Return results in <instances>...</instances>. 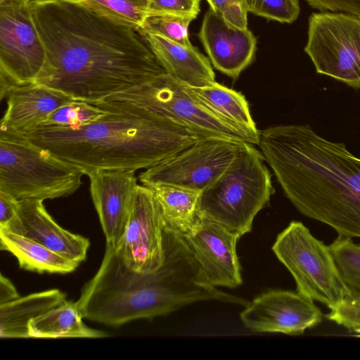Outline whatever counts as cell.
Wrapping results in <instances>:
<instances>
[{"label": "cell", "mask_w": 360, "mask_h": 360, "mask_svg": "<svg viewBox=\"0 0 360 360\" xmlns=\"http://www.w3.org/2000/svg\"><path fill=\"white\" fill-rule=\"evenodd\" d=\"M98 102L145 110L205 139H227L252 143L246 135L195 102L184 89V84L167 73Z\"/></svg>", "instance_id": "cell-8"}, {"label": "cell", "mask_w": 360, "mask_h": 360, "mask_svg": "<svg viewBox=\"0 0 360 360\" xmlns=\"http://www.w3.org/2000/svg\"><path fill=\"white\" fill-rule=\"evenodd\" d=\"M321 11L343 12L360 17V0H305Z\"/></svg>", "instance_id": "cell-33"}, {"label": "cell", "mask_w": 360, "mask_h": 360, "mask_svg": "<svg viewBox=\"0 0 360 360\" xmlns=\"http://www.w3.org/2000/svg\"><path fill=\"white\" fill-rule=\"evenodd\" d=\"M200 0H149L148 14L176 13L198 15Z\"/></svg>", "instance_id": "cell-32"}, {"label": "cell", "mask_w": 360, "mask_h": 360, "mask_svg": "<svg viewBox=\"0 0 360 360\" xmlns=\"http://www.w3.org/2000/svg\"><path fill=\"white\" fill-rule=\"evenodd\" d=\"M45 61L44 49L26 0H0V98L34 83Z\"/></svg>", "instance_id": "cell-10"}, {"label": "cell", "mask_w": 360, "mask_h": 360, "mask_svg": "<svg viewBox=\"0 0 360 360\" xmlns=\"http://www.w3.org/2000/svg\"><path fill=\"white\" fill-rule=\"evenodd\" d=\"M240 237L224 226L202 217L196 229L184 238L207 285L234 288L242 284L236 252L237 241Z\"/></svg>", "instance_id": "cell-14"}, {"label": "cell", "mask_w": 360, "mask_h": 360, "mask_svg": "<svg viewBox=\"0 0 360 360\" xmlns=\"http://www.w3.org/2000/svg\"><path fill=\"white\" fill-rule=\"evenodd\" d=\"M326 318L360 335V295L349 293Z\"/></svg>", "instance_id": "cell-30"}, {"label": "cell", "mask_w": 360, "mask_h": 360, "mask_svg": "<svg viewBox=\"0 0 360 360\" xmlns=\"http://www.w3.org/2000/svg\"><path fill=\"white\" fill-rule=\"evenodd\" d=\"M0 248L17 259L21 269L39 274H65L80 263L67 259L30 238L0 228Z\"/></svg>", "instance_id": "cell-23"}, {"label": "cell", "mask_w": 360, "mask_h": 360, "mask_svg": "<svg viewBox=\"0 0 360 360\" xmlns=\"http://www.w3.org/2000/svg\"><path fill=\"white\" fill-rule=\"evenodd\" d=\"M134 170H99L88 175L91 198L106 243L116 248L127 224L137 179Z\"/></svg>", "instance_id": "cell-15"}, {"label": "cell", "mask_w": 360, "mask_h": 360, "mask_svg": "<svg viewBox=\"0 0 360 360\" xmlns=\"http://www.w3.org/2000/svg\"><path fill=\"white\" fill-rule=\"evenodd\" d=\"M18 202L10 195L0 192V227H5L15 217Z\"/></svg>", "instance_id": "cell-34"}, {"label": "cell", "mask_w": 360, "mask_h": 360, "mask_svg": "<svg viewBox=\"0 0 360 360\" xmlns=\"http://www.w3.org/2000/svg\"><path fill=\"white\" fill-rule=\"evenodd\" d=\"M65 301L63 292L51 289L0 305V338H30V322Z\"/></svg>", "instance_id": "cell-21"}, {"label": "cell", "mask_w": 360, "mask_h": 360, "mask_svg": "<svg viewBox=\"0 0 360 360\" xmlns=\"http://www.w3.org/2000/svg\"><path fill=\"white\" fill-rule=\"evenodd\" d=\"M240 317L254 332L294 335L320 323L323 314L314 300L297 291L271 290L248 302Z\"/></svg>", "instance_id": "cell-13"}, {"label": "cell", "mask_w": 360, "mask_h": 360, "mask_svg": "<svg viewBox=\"0 0 360 360\" xmlns=\"http://www.w3.org/2000/svg\"><path fill=\"white\" fill-rule=\"evenodd\" d=\"M76 302L65 301L30 322V338H101L108 335L87 326Z\"/></svg>", "instance_id": "cell-24"}, {"label": "cell", "mask_w": 360, "mask_h": 360, "mask_svg": "<svg viewBox=\"0 0 360 360\" xmlns=\"http://www.w3.org/2000/svg\"><path fill=\"white\" fill-rule=\"evenodd\" d=\"M210 8L217 12L231 26L248 28V11L243 0H210Z\"/></svg>", "instance_id": "cell-31"}, {"label": "cell", "mask_w": 360, "mask_h": 360, "mask_svg": "<svg viewBox=\"0 0 360 360\" xmlns=\"http://www.w3.org/2000/svg\"><path fill=\"white\" fill-rule=\"evenodd\" d=\"M184 89L205 110L246 135L252 144H258L259 131L241 93L217 82L200 87L184 85Z\"/></svg>", "instance_id": "cell-20"}, {"label": "cell", "mask_w": 360, "mask_h": 360, "mask_svg": "<svg viewBox=\"0 0 360 360\" xmlns=\"http://www.w3.org/2000/svg\"><path fill=\"white\" fill-rule=\"evenodd\" d=\"M206 1L208 2V4H209V5L210 6H211V1L210 0H206Z\"/></svg>", "instance_id": "cell-36"}, {"label": "cell", "mask_w": 360, "mask_h": 360, "mask_svg": "<svg viewBox=\"0 0 360 360\" xmlns=\"http://www.w3.org/2000/svg\"><path fill=\"white\" fill-rule=\"evenodd\" d=\"M246 11L281 23H292L300 12L298 0H243Z\"/></svg>", "instance_id": "cell-29"}, {"label": "cell", "mask_w": 360, "mask_h": 360, "mask_svg": "<svg viewBox=\"0 0 360 360\" xmlns=\"http://www.w3.org/2000/svg\"><path fill=\"white\" fill-rule=\"evenodd\" d=\"M146 186L160 204L166 227L183 238L196 229L202 218L198 207L200 191L165 184Z\"/></svg>", "instance_id": "cell-22"}, {"label": "cell", "mask_w": 360, "mask_h": 360, "mask_svg": "<svg viewBox=\"0 0 360 360\" xmlns=\"http://www.w3.org/2000/svg\"><path fill=\"white\" fill-rule=\"evenodd\" d=\"M94 11L141 28L148 14L149 0H80Z\"/></svg>", "instance_id": "cell-27"}, {"label": "cell", "mask_w": 360, "mask_h": 360, "mask_svg": "<svg viewBox=\"0 0 360 360\" xmlns=\"http://www.w3.org/2000/svg\"><path fill=\"white\" fill-rule=\"evenodd\" d=\"M165 258L157 270L128 267L106 243L101 265L76 301L83 319L110 326L167 315L199 301L243 305L245 300L207 285L186 240L165 226Z\"/></svg>", "instance_id": "cell-3"}, {"label": "cell", "mask_w": 360, "mask_h": 360, "mask_svg": "<svg viewBox=\"0 0 360 360\" xmlns=\"http://www.w3.org/2000/svg\"><path fill=\"white\" fill-rule=\"evenodd\" d=\"M253 145L240 143L226 169L200 192L198 202L202 217L240 236L251 231L255 216L274 193L264 158Z\"/></svg>", "instance_id": "cell-5"}, {"label": "cell", "mask_w": 360, "mask_h": 360, "mask_svg": "<svg viewBox=\"0 0 360 360\" xmlns=\"http://www.w3.org/2000/svg\"><path fill=\"white\" fill-rule=\"evenodd\" d=\"M83 175L25 136L0 131V192L17 201L66 197L79 188Z\"/></svg>", "instance_id": "cell-6"}, {"label": "cell", "mask_w": 360, "mask_h": 360, "mask_svg": "<svg viewBox=\"0 0 360 360\" xmlns=\"http://www.w3.org/2000/svg\"><path fill=\"white\" fill-rule=\"evenodd\" d=\"M94 103L108 112L90 124L40 125L21 135L87 176L99 170L147 169L205 139L145 110Z\"/></svg>", "instance_id": "cell-4"}, {"label": "cell", "mask_w": 360, "mask_h": 360, "mask_svg": "<svg viewBox=\"0 0 360 360\" xmlns=\"http://www.w3.org/2000/svg\"><path fill=\"white\" fill-rule=\"evenodd\" d=\"M197 15L192 14H148L141 30L143 32L158 34L184 46H191L188 27Z\"/></svg>", "instance_id": "cell-26"}, {"label": "cell", "mask_w": 360, "mask_h": 360, "mask_svg": "<svg viewBox=\"0 0 360 360\" xmlns=\"http://www.w3.org/2000/svg\"><path fill=\"white\" fill-rule=\"evenodd\" d=\"M20 296L11 281L0 275V305L12 302Z\"/></svg>", "instance_id": "cell-35"}, {"label": "cell", "mask_w": 360, "mask_h": 360, "mask_svg": "<svg viewBox=\"0 0 360 360\" xmlns=\"http://www.w3.org/2000/svg\"><path fill=\"white\" fill-rule=\"evenodd\" d=\"M265 161L285 195L303 215L360 238V158L307 124L259 131Z\"/></svg>", "instance_id": "cell-2"}, {"label": "cell", "mask_w": 360, "mask_h": 360, "mask_svg": "<svg viewBox=\"0 0 360 360\" xmlns=\"http://www.w3.org/2000/svg\"><path fill=\"white\" fill-rule=\"evenodd\" d=\"M28 3L45 51L34 83L94 103L167 73L139 27L80 0Z\"/></svg>", "instance_id": "cell-1"}, {"label": "cell", "mask_w": 360, "mask_h": 360, "mask_svg": "<svg viewBox=\"0 0 360 360\" xmlns=\"http://www.w3.org/2000/svg\"><path fill=\"white\" fill-rule=\"evenodd\" d=\"M272 250L294 278L297 291L330 309L349 293L329 246L301 221H292L276 237Z\"/></svg>", "instance_id": "cell-7"}, {"label": "cell", "mask_w": 360, "mask_h": 360, "mask_svg": "<svg viewBox=\"0 0 360 360\" xmlns=\"http://www.w3.org/2000/svg\"><path fill=\"white\" fill-rule=\"evenodd\" d=\"M7 98L0 131L18 134L34 129L58 108L78 101L62 91L35 83L12 89Z\"/></svg>", "instance_id": "cell-18"}, {"label": "cell", "mask_w": 360, "mask_h": 360, "mask_svg": "<svg viewBox=\"0 0 360 360\" xmlns=\"http://www.w3.org/2000/svg\"><path fill=\"white\" fill-rule=\"evenodd\" d=\"M26 1H34V0H26Z\"/></svg>", "instance_id": "cell-37"}, {"label": "cell", "mask_w": 360, "mask_h": 360, "mask_svg": "<svg viewBox=\"0 0 360 360\" xmlns=\"http://www.w3.org/2000/svg\"><path fill=\"white\" fill-rule=\"evenodd\" d=\"M107 112L94 103L75 101L51 112L41 125L77 128L100 119Z\"/></svg>", "instance_id": "cell-28"}, {"label": "cell", "mask_w": 360, "mask_h": 360, "mask_svg": "<svg viewBox=\"0 0 360 360\" xmlns=\"http://www.w3.org/2000/svg\"><path fill=\"white\" fill-rule=\"evenodd\" d=\"M328 246L350 293L360 295V243L338 236Z\"/></svg>", "instance_id": "cell-25"}, {"label": "cell", "mask_w": 360, "mask_h": 360, "mask_svg": "<svg viewBox=\"0 0 360 360\" xmlns=\"http://www.w3.org/2000/svg\"><path fill=\"white\" fill-rule=\"evenodd\" d=\"M198 37L213 67L233 79L255 58L257 39L252 32L230 25L210 8L204 15Z\"/></svg>", "instance_id": "cell-16"}, {"label": "cell", "mask_w": 360, "mask_h": 360, "mask_svg": "<svg viewBox=\"0 0 360 360\" xmlns=\"http://www.w3.org/2000/svg\"><path fill=\"white\" fill-rule=\"evenodd\" d=\"M143 33L167 74L174 79L193 87L216 82L210 59L193 45L184 46L158 34Z\"/></svg>", "instance_id": "cell-19"}, {"label": "cell", "mask_w": 360, "mask_h": 360, "mask_svg": "<svg viewBox=\"0 0 360 360\" xmlns=\"http://www.w3.org/2000/svg\"><path fill=\"white\" fill-rule=\"evenodd\" d=\"M242 142L220 138L199 140L141 172L139 179L144 186L172 184L201 192L226 169Z\"/></svg>", "instance_id": "cell-11"}, {"label": "cell", "mask_w": 360, "mask_h": 360, "mask_svg": "<svg viewBox=\"0 0 360 360\" xmlns=\"http://www.w3.org/2000/svg\"><path fill=\"white\" fill-rule=\"evenodd\" d=\"M30 238L60 255L81 263L86 258L90 241L58 224L46 211L42 200L18 202L17 214L5 227Z\"/></svg>", "instance_id": "cell-17"}, {"label": "cell", "mask_w": 360, "mask_h": 360, "mask_svg": "<svg viewBox=\"0 0 360 360\" xmlns=\"http://www.w3.org/2000/svg\"><path fill=\"white\" fill-rule=\"evenodd\" d=\"M165 220L150 188L137 185L124 233L115 248L125 264L139 273L161 266L165 258Z\"/></svg>", "instance_id": "cell-12"}, {"label": "cell", "mask_w": 360, "mask_h": 360, "mask_svg": "<svg viewBox=\"0 0 360 360\" xmlns=\"http://www.w3.org/2000/svg\"><path fill=\"white\" fill-rule=\"evenodd\" d=\"M305 53L316 71L360 89V17L343 12L313 13Z\"/></svg>", "instance_id": "cell-9"}]
</instances>
